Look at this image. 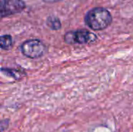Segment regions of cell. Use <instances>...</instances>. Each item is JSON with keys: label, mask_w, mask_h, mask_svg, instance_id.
<instances>
[{"label": "cell", "mask_w": 133, "mask_h": 132, "mask_svg": "<svg viewBox=\"0 0 133 132\" xmlns=\"http://www.w3.org/2000/svg\"><path fill=\"white\" fill-rule=\"evenodd\" d=\"M25 8L23 0H0V19L19 13Z\"/></svg>", "instance_id": "obj_3"}, {"label": "cell", "mask_w": 133, "mask_h": 132, "mask_svg": "<svg viewBox=\"0 0 133 132\" xmlns=\"http://www.w3.org/2000/svg\"><path fill=\"white\" fill-rule=\"evenodd\" d=\"M86 24L93 30H103L112 23L111 13L105 8L96 7L89 10L85 16Z\"/></svg>", "instance_id": "obj_1"}, {"label": "cell", "mask_w": 133, "mask_h": 132, "mask_svg": "<svg viewBox=\"0 0 133 132\" xmlns=\"http://www.w3.org/2000/svg\"><path fill=\"white\" fill-rule=\"evenodd\" d=\"M42 1L44 2H47V3H55V2H60L62 0H42Z\"/></svg>", "instance_id": "obj_9"}, {"label": "cell", "mask_w": 133, "mask_h": 132, "mask_svg": "<svg viewBox=\"0 0 133 132\" xmlns=\"http://www.w3.org/2000/svg\"><path fill=\"white\" fill-rule=\"evenodd\" d=\"M21 51L22 53L27 58H37L44 54L45 46L40 40H28L22 44Z\"/></svg>", "instance_id": "obj_4"}, {"label": "cell", "mask_w": 133, "mask_h": 132, "mask_svg": "<svg viewBox=\"0 0 133 132\" xmlns=\"http://www.w3.org/2000/svg\"><path fill=\"white\" fill-rule=\"evenodd\" d=\"M97 38V37L95 33L84 29L77 30L74 31H69L64 36L65 41L69 44H90L96 41Z\"/></svg>", "instance_id": "obj_2"}, {"label": "cell", "mask_w": 133, "mask_h": 132, "mask_svg": "<svg viewBox=\"0 0 133 132\" xmlns=\"http://www.w3.org/2000/svg\"><path fill=\"white\" fill-rule=\"evenodd\" d=\"M12 47V37L11 35L5 34L0 36V47L3 50H9Z\"/></svg>", "instance_id": "obj_5"}, {"label": "cell", "mask_w": 133, "mask_h": 132, "mask_svg": "<svg viewBox=\"0 0 133 132\" xmlns=\"http://www.w3.org/2000/svg\"><path fill=\"white\" fill-rule=\"evenodd\" d=\"M1 72H3L4 74L7 75L8 76H11L16 79H19L22 76V73H20L19 71L16 70V69H12V68H2Z\"/></svg>", "instance_id": "obj_7"}, {"label": "cell", "mask_w": 133, "mask_h": 132, "mask_svg": "<svg viewBox=\"0 0 133 132\" xmlns=\"http://www.w3.org/2000/svg\"><path fill=\"white\" fill-rule=\"evenodd\" d=\"M47 25L49 28H51V30H60L62 27V23L61 21L59 20V19L56 16H48V18L47 19Z\"/></svg>", "instance_id": "obj_6"}, {"label": "cell", "mask_w": 133, "mask_h": 132, "mask_svg": "<svg viewBox=\"0 0 133 132\" xmlns=\"http://www.w3.org/2000/svg\"><path fill=\"white\" fill-rule=\"evenodd\" d=\"M9 122V121L8 119H5V120H2L0 121V132L5 131L8 128Z\"/></svg>", "instance_id": "obj_8"}]
</instances>
